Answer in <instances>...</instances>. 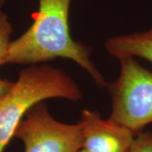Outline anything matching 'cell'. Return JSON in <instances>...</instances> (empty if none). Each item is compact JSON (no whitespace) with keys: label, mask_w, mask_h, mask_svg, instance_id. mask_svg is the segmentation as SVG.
Returning a JSON list of instances; mask_svg holds the SVG:
<instances>
[{"label":"cell","mask_w":152,"mask_h":152,"mask_svg":"<svg viewBox=\"0 0 152 152\" xmlns=\"http://www.w3.org/2000/svg\"><path fill=\"white\" fill-rule=\"evenodd\" d=\"M71 0H39V10L26 33L11 42L7 64H35L56 58L80 66L99 88L108 83L91 60V50L72 39L68 26Z\"/></svg>","instance_id":"cell-1"},{"label":"cell","mask_w":152,"mask_h":152,"mask_svg":"<svg viewBox=\"0 0 152 152\" xmlns=\"http://www.w3.org/2000/svg\"><path fill=\"white\" fill-rule=\"evenodd\" d=\"M52 98L78 102L82 92L61 70L49 65L33 66L20 72L18 80L0 100V152H3L22 119L38 103Z\"/></svg>","instance_id":"cell-2"},{"label":"cell","mask_w":152,"mask_h":152,"mask_svg":"<svg viewBox=\"0 0 152 152\" xmlns=\"http://www.w3.org/2000/svg\"><path fill=\"white\" fill-rule=\"evenodd\" d=\"M120 61L118 77L106 85L111 97L110 118L137 135L152 123V73L134 58Z\"/></svg>","instance_id":"cell-3"},{"label":"cell","mask_w":152,"mask_h":152,"mask_svg":"<svg viewBox=\"0 0 152 152\" xmlns=\"http://www.w3.org/2000/svg\"><path fill=\"white\" fill-rule=\"evenodd\" d=\"M14 137L25 145V152H77L83 148L80 122L67 124L51 115L46 104L38 103L26 114Z\"/></svg>","instance_id":"cell-4"},{"label":"cell","mask_w":152,"mask_h":152,"mask_svg":"<svg viewBox=\"0 0 152 152\" xmlns=\"http://www.w3.org/2000/svg\"><path fill=\"white\" fill-rule=\"evenodd\" d=\"M83 129V148L90 152H128L136 134L98 111L85 109L79 121Z\"/></svg>","instance_id":"cell-5"},{"label":"cell","mask_w":152,"mask_h":152,"mask_svg":"<svg viewBox=\"0 0 152 152\" xmlns=\"http://www.w3.org/2000/svg\"><path fill=\"white\" fill-rule=\"evenodd\" d=\"M105 46L107 52L119 60L137 56L152 63V26L142 33L111 38Z\"/></svg>","instance_id":"cell-6"},{"label":"cell","mask_w":152,"mask_h":152,"mask_svg":"<svg viewBox=\"0 0 152 152\" xmlns=\"http://www.w3.org/2000/svg\"><path fill=\"white\" fill-rule=\"evenodd\" d=\"M12 27L8 17L0 10V67L7 64Z\"/></svg>","instance_id":"cell-7"},{"label":"cell","mask_w":152,"mask_h":152,"mask_svg":"<svg viewBox=\"0 0 152 152\" xmlns=\"http://www.w3.org/2000/svg\"><path fill=\"white\" fill-rule=\"evenodd\" d=\"M128 152H152V133L142 131L137 134Z\"/></svg>","instance_id":"cell-8"},{"label":"cell","mask_w":152,"mask_h":152,"mask_svg":"<svg viewBox=\"0 0 152 152\" xmlns=\"http://www.w3.org/2000/svg\"><path fill=\"white\" fill-rule=\"evenodd\" d=\"M14 85V83L13 82L0 78V100L10 92Z\"/></svg>","instance_id":"cell-9"},{"label":"cell","mask_w":152,"mask_h":152,"mask_svg":"<svg viewBox=\"0 0 152 152\" xmlns=\"http://www.w3.org/2000/svg\"><path fill=\"white\" fill-rule=\"evenodd\" d=\"M77 152H90V151H87V149H84V148H81V149H79L78 151H77Z\"/></svg>","instance_id":"cell-10"},{"label":"cell","mask_w":152,"mask_h":152,"mask_svg":"<svg viewBox=\"0 0 152 152\" xmlns=\"http://www.w3.org/2000/svg\"><path fill=\"white\" fill-rule=\"evenodd\" d=\"M5 1H6V0H0V6Z\"/></svg>","instance_id":"cell-11"}]
</instances>
